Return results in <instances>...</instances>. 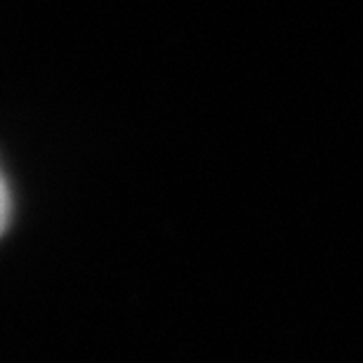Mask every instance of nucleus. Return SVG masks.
<instances>
[{"label": "nucleus", "instance_id": "obj_1", "mask_svg": "<svg viewBox=\"0 0 363 363\" xmlns=\"http://www.w3.org/2000/svg\"><path fill=\"white\" fill-rule=\"evenodd\" d=\"M7 222H10V191H7V182L0 172V234L5 231Z\"/></svg>", "mask_w": 363, "mask_h": 363}]
</instances>
